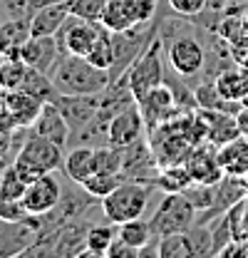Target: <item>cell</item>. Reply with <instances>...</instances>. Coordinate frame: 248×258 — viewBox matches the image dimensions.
<instances>
[{
	"mask_svg": "<svg viewBox=\"0 0 248 258\" xmlns=\"http://www.w3.org/2000/svg\"><path fill=\"white\" fill-rule=\"evenodd\" d=\"M62 181L57 179V171H47L37 179H32L23 194V206L30 216H45L50 214L62 199Z\"/></svg>",
	"mask_w": 248,
	"mask_h": 258,
	"instance_id": "9c48e42d",
	"label": "cell"
},
{
	"mask_svg": "<svg viewBox=\"0 0 248 258\" xmlns=\"http://www.w3.org/2000/svg\"><path fill=\"white\" fill-rule=\"evenodd\" d=\"M8 18H28L42 5H50V3H60V0H0Z\"/></svg>",
	"mask_w": 248,
	"mask_h": 258,
	"instance_id": "1f68e13d",
	"label": "cell"
},
{
	"mask_svg": "<svg viewBox=\"0 0 248 258\" xmlns=\"http://www.w3.org/2000/svg\"><path fill=\"white\" fill-rule=\"evenodd\" d=\"M28 219H30V214L23 206V199H8L0 194V221L18 224V221H28Z\"/></svg>",
	"mask_w": 248,
	"mask_h": 258,
	"instance_id": "d6a6232c",
	"label": "cell"
},
{
	"mask_svg": "<svg viewBox=\"0 0 248 258\" xmlns=\"http://www.w3.org/2000/svg\"><path fill=\"white\" fill-rule=\"evenodd\" d=\"M45 99L30 95L25 90H8V117L13 127H32Z\"/></svg>",
	"mask_w": 248,
	"mask_h": 258,
	"instance_id": "ac0fdd59",
	"label": "cell"
},
{
	"mask_svg": "<svg viewBox=\"0 0 248 258\" xmlns=\"http://www.w3.org/2000/svg\"><path fill=\"white\" fill-rule=\"evenodd\" d=\"M32 132L40 134V137H47L50 142L60 144L62 149H67L70 134H72V129L67 124L65 114L60 112V107H57L55 102H45V104H42V109H40V114H37V119H35V124H32Z\"/></svg>",
	"mask_w": 248,
	"mask_h": 258,
	"instance_id": "5bb4252c",
	"label": "cell"
},
{
	"mask_svg": "<svg viewBox=\"0 0 248 258\" xmlns=\"http://www.w3.org/2000/svg\"><path fill=\"white\" fill-rule=\"evenodd\" d=\"M214 82H216L218 92L226 97V99H231V102H241L243 104V99L248 97V72L241 64L226 67Z\"/></svg>",
	"mask_w": 248,
	"mask_h": 258,
	"instance_id": "7402d4cb",
	"label": "cell"
},
{
	"mask_svg": "<svg viewBox=\"0 0 248 258\" xmlns=\"http://www.w3.org/2000/svg\"><path fill=\"white\" fill-rule=\"evenodd\" d=\"M107 256L109 258H139V248L129 246L127 241H122V238L117 236V238L112 241V246H109Z\"/></svg>",
	"mask_w": 248,
	"mask_h": 258,
	"instance_id": "d590c367",
	"label": "cell"
},
{
	"mask_svg": "<svg viewBox=\"0 0 248 258\" xmlns=\"http://www.w3.org/2000/svg\"><path fill=\"white\" fill-rule=\"evenodd\" d=\"M156 15V0H109L102 15L107 30H129L144 23H152Z\"/></svg>",
	"mask_w": 248,
	"mask_h": 258,
	"instance_id": "52a82bcc",
	"label": "cell"
},
{
	"mask_svg": "<svg viewBox=\"0 0 248 258\" xmlns=\"http://www.w3.org/2000/svg\"><path fill=\"white\" fill-rule=\"evenodd\" d=\"M152 189H156L154 184H144V181H129L124 179L122 184L102 199V214L107 221L112 224H124V221H132V219H139L144 216L147 206H149V194Z\"/></svg>",
	"mask_w": 248,
	"mask_h": 258,
	"instance_id": "277c9868",
	"label": "cell"
},
{
	"mask_svg": "<svg viewBox=\"0 0 248 258\" xmlns=\"http://www.w3.org/2000/svg\"><path fill=\"white\" fill-rule=\"evenodd\" d=\"M94 67H102V70H112V64H114V47H112V32L104 30L99 32V37L94 40L92 50L85 55Z\"/></svg>",
	"mask_w": 248,
	"mask_h": 258,
	"instance_id": "f1b7e54d",
	"label": "cell"
},
{
	"mask_svg": "<svg viewBox=\"0 0 248 258\" xmlns=\"http://www.w3.org/2000/svg\"><path fill=\"white\" fill-rule=\"evenodd\" d=\"M52 102L60 107L72 134L82 132L99 112V95H57Z\"/></svg>",
	"mask_w": 248,
	"mask_h": 258,
	"instance_id": "8fae6325",
	"label": "cell"
},
{
	"mask_svg": "<svg viewBox=\"0 0 248 258\" xmlns=\"http://www.w3.org/2000/svg\"><path fill=\"white\" fill-rule=\"evenodd\" d=\"M231 0H206V10L209 13H226Z\"/></svg>",
	"mask_w": 248,
	"mask_h": 258,
	"instance_id": "74e56055",
	"label": "cell"
},
{
	"mask_svg": "<svg viewBox=\"0 0 248 258\" xmlns=\"http://www.w3.org/2000/svg\"><path fill=\"white\" fill-rule=\"evenodd\" d=\"M67 18H70L67 0L42 5L30 15V35H35V37H55Z\"/></svg>",
	"mask_w": 248,
	"mask_h": 258,
	"instance_id": "d6986e66",
	"label": "cell"
},
{
	"mask_svg": "<svg viewBox=\"0 0 248 258\" xmlns=\"http://www.w3.org/2000/svg\"><path fill=\"white\" fill-rule=\"evenodd\" d=\"M164 62H166L164 42H161V37H159V32H156V37L147 45V50L124 72V77H127V82H129V90H132V95H134L137 102L147 95V92H152L154 87L164 85V75H166Z\"/></svg>",
	"mask_w": 248,
	"mask_h": 258,
	"instance_id": "5b68a950",
	"label": "cell"
},
{
	"mask_svg": "<svg viewBox=\"0 0 248 258\" xmlns=\"http://www.w3.org/2000/svg\"><path fill=\"white\" fill-rule=\"evenodd\" d=\"M159 37L164 42V55L169 67L184 80H199L206 70V47L196 35V20L184 23H166L159 20Z\"/></svg>",
	"mask_w": 248,
	"mask_h": 258,
	"instance_id": "6da1fadb",
	"label": "cell"
},
{
	"mask_svg": "<svg viewBox=\"0 0 248 258\" xmlns=\"http://www.w3.org/2000/svg\"><path fill=\"white\" fill-rule=\"evenodd\" d=\"M216 149L214 144L209 142H201L191 149L189 159L184 161L186 169L191 171L194 181H201V184H218L223 179V169L218 164V157H216Z\"/></svg>",
	"mask_w": 248,
	"mask_h": 258,
	"instance_id": "4fadbf2b",
	"label": "cell"
},
{
	"mask_svg": "<svg viewBox=\"0 0 248 258\" xmlns=\"http://www.w3.org/2000/svg\"><path fill=\"white\" fill-rule=\"evenodd\" d=\"M191 201V206L199 211H209L214 209V201H216V184H201V181H191L181 191Z\"/></svg>",
	"mask_w": 248,
	"mask_h": 258,
	"instance_id": "f546056e",
	"label": "cell"
},
{
	"mask_svg": "<svg viewBox=\"0 0 248 258\" xmlns=\"http://www.w3.org/2000/svg\"><path fill=\"white\" fill-rule=\"evenodd\" d=\"M104 30L102 23H94V20H85V18H77V15H70L62 28L57 30V45H60V52H72V55H87L92 50L94 40L99 37V32Z\"/></svg>",
	"mask_w": 248,
	"mask_h": 258,
	"instance_id": "ba28073f",
	"label": "cell"
},
{
	"mask_svg": "<svg viewBox=\"0 0 248 258\" xmlns=\"http://www.w3.org/2000/svg\"><path fill=\"white\" fill-rule=\"evenodd\" d=\"M218 164L223 169V174L228 176H248V139L246 137H236L226 144H221L216 149Z\"/></svg>",
	"mask_w": 248,
	"mask_h": 258,
	"instance_id": "ffe728a7",
	"label": "cell"
},
{
	"mask_svg": "<svg viewBox=\"0 0 248 258\" xmlns=\"http://www.w3.org/2000/svg\"><path fill=\"white\" fill-rule=\"evenodd\" d=\"M166 5L179 15V18H199L206 10V0H166Z\"/></svg>",
	"mask_w": 248,
	"mask_h": 258,
	"instance_id": "836d02e7",
	"label": "cell"
},
{
	"mask_svg": "<svg viewBox=\"0 0 248 258\" xmlns=\"http://www.w3.org/2000/svg\"><path fill=\"white\" fill-rule=\"evenodd\" d=\"M124 181L122 174H107V171H94L92 176H87L80 186L85 189L87 194H92V196H97L99 201L104 199V196H109V194L114 191L119 184Z\"/></svg>",
	"mask_w": 248,
	"mask_h": 258,
	"instance_id": "83f0119b",
	"label": "cell"
},
{
	"mask_svg": "<svg viewBox=\"0 0 248 258\" xmlns=\"http://www.w3.org/2000/svg\"><path fill=\"white\" fill-rule=\"evenodd\" d=\"M119 233V226L107 221V224H94L87 228V248L82 256H90V258H104L112 241L117 238Z\"/></svg>",
	"mask_w": 248,
	"mask_h": 258,
	"instance_id": "603a6c76",
	"label": "cell"
},
{
	"mask_svg": "<svg viewBox=\"0 0 248 258\" xmlns=\"http://www.w3.org/2000/svg\"><path fill=\"white\" fill-rule=\"evenodd\" d=\"M13 139H15V127H8V124H0V157L13 164L15 159V149H13Z\"/></svg>",
	"mask_w": 248,
	"mask_h": 258,
	"instance_id": "e575fe53",
	"label": "cell"
},
{
	"mask_svg": "<svg viewBox=\"0 0 248 258\" xmlns=\"http://www.w3.org/2000/svg\"><path fill=\"white\" fill-rule=\"evenodd\" d=\"M62 161H65V149L60 144L50 142L47 137H40L30 129L25 144L20 147L18 157L13 159V166L18 169V174L30 184L32 179L47 174V171H60Z\"/></svg>",
	"mask_w": 248,
	"mask_h": 258,
	"instance_id": "3957f363",
	"label": "cell"
},
{
	"mask_svg": "<svg viewBox=\"0 0 248 258\" xmlns=\"http://www.w3.org/2000/svg\"><path fill=\"white\" fill-rule=\"evenodd\" d=\"M94 171H97L94 147H90V144L67 147L65 161H62V174H65V179H70L72 184H82L87 176H92Z\"/></svg>",
	"mask_w": 248,
	"mask_h": 258,
	"instance_id": "e0dca14e",
	"label": "cell"
},
{
	"mask_svg": "<svg viewBox=\"0 0 248 258\" xmlns=\"http://www.w3.org/2000/svg\"><path fill=\"white\" fill-rule=\"evenodd\" d=\"M94 157H97V171H107V174H122L124 169V147H117L112 142L94 147Z\"/></svg>",
	"mask_w": 248,
	"mask_h": 258,
	"instance_id": "484cf974",
	"label": "cell"
},
{
	"mask_svg": "<svg viewBox=\"0 0 248 258\" xmlns=\"http://www.w3.org/2000/svg\"><path fill=\"white\" fill-rule=\"evenodd\" d=\"M107 3L109 0H67L70 15H77V18H85V20H94V23H102Z\"/></svg>",
	"mask_w": 248,
	"mask_h": 258,
	"instance_id": "4dcf8cb0",
	"label": "cell"
},
{
	"mask_svg": "<svg viewBox=\"0 0 248 258\" xmlns=\"http://www.w3.org/2000/svg\"><path fill=\"white\" fill-rule=\"evenodd\" d=\"M246 204H248V196H246Z\"/></svg>",
	"mask_w": 248,
	"mask_h": 258,
	"instance_id": "ab89813d",
	"label": "cell"
},
{
	"mask_svg": "<svg viewBox=\"0 0 248 258\" xmlns=\"http://www.w3.org/2000/svg\"><path fill=\"white\" fill-rule=\"evenodd\" d=\"M149 224H152V231L156 236L181 233V231H189L196 224V209L191 206V201L181 191L164 194V199L159 201Z\"/></svg>",
	"mask_w": 248,
	"mask_h": 258,
	"instance_id": "8992f818",
	"label": "cell"
},
{
	"mask_svg": "<svg viewBox=\"0 0 248 258\" xmlns=\"http://www.w3.org/2000/svg\"><path fill=\"white\" fill-rule=\"evenodd\" d=\"M201 122H204V129H206V142L214 144V147H221L236 137H241L238 132V119L236 114L231 112H221V109H196Z\"/></svg>",
	"mask_w": 248,
	"mask_h": 258,
	"instance_id": "9a60e30c",
	"label": "cell"
},
{
	"mask_svg": "<svg viewBox=\"0 0 248 258\" xmlns=\"http://www.w3.org/2000/svg\"><path fill=\"white\" fill-rule=\"evenodd\" d=\"M144 134H147V122L142 117L139 104H129V107L119 109L109 122V142L117 147H129V144L144 139Z\"/></svg>",
	"mask_w": 248,
	"mask_h": 258,
	"instance_id": "7c38bea8",
	"label": "cell"
},
{
	"mask_svg": "<svg viewBox=\"0 0 248 258\" xmlns=\"http://www.w3.org/2000/svg\"><path fill=\"white\" fill-rule=\"evenodd\" d=\"M236 119H238V132H241V137L248 139V107H241V112L236 114Z\"/></svg>",
	"mask_w": 248,
	"mask_h": 258,
	"instance_id": "8d00e7d4",
	"label": "cell"
},
{
	"mask_svg": "<svg viewBox=\"0 0 248 258\" xmlns=\"http://www.w3.org/2000/svg\"><path fill=\"white\" fill-rule=\"evenodd\" d=\"M30 37V20L28 18H8L0 23V55L18 57L20 47Z\"/></svg>",
	"mask_w": 248,
	"mask_h": 258,
	"instance_id": "44dd1931",
	"label": "cell"
},
{
	"mask_svg": "<svg viewBox=\"0 0 248 258\" xmlns=\"http://www.w3.org/2000/svg\"><path fill=\"white\" fill-rule=\"evenodd\" d=\"M122 241H127L129 246H134V248H142V246H147L152 238H154L156 233L152 231V224L149 221H144L142 216L139 219H132V221H124L119 224V233H117Z\"/></svg>",
	"mask_w": 248,
	"mask_h": 258,
	"instance_id": "d4e9b609",
	"label": "cell"
},
{
	"mask_svg": "<svg viewBox=\"0 0 248 258\" xmlns=\"http://www.w3.org/2000/svg\"><path fill=\"white\" fill-rule=\"evenodd\" d=\"M159 258H194L189 233L181 231V233L159 236Z\"/></svg>",
	"mask_w": 248,
	"mask_h": 258,
	"instance_id": "4316f807",
	"label": "cell"
},
{
	"mask_svg": "<svg viewBox=\"0 0 248 258\" xmlns=\"http://www.w3.org/2000/svg\"><path fill=\"white\" fill-rule=\"evenodd\" d=\"M191 181H194V176L186 169V164H169V166L159 169L154 184L156 189H161L164 194H174V191H184Z\"/></svg>",
	"mask_w": 248,
	"mask_h": 258,
	"instance_id": "cb8c5ba5",
	"label": "cell"
},
{
	"mask_svg": "<svg viewBox=\"0 0 248 258\" xmlns=\"http://www.w3.org/2000/svg\"><path fill=\"white\" fill-rule=\"evenodd\" d=\"M23 62L32 67V70H40V72H50L55 60L60 57V45H57V37H35L30 35L28 42L20 47V55H18Z\"/></svg>",
	"mask_w": 248,
	"mask_h": 258,
	"instance_id": "2e32d148",
	"label": "cell"
},
{
	"mask_svg": "<svg viewBox=\"0 0 248 258\" xmlns=\"http://www.w3.org/2000/svg\"><path fill=\"white\" fill-rule=\"evenodd\" d=\"M47 77L57 95H99L112 85L109 70L94 67L87 57L72 52H60Z\"/></svg>",
	"mask_w": 248,
	"mask_h": 258,
	"instance_id": "7a4b0ae2",
	"label": "cell"
},
{
	"mask_svg": "<svg viewBox=\"0 0 248 258\" xmlns=\"http://www.w3.org/2000/svg\"><path fill=\"white\" fill-rule=\"evenodd\" d=\"M5 166H8V161H5L3 157H0V174H3V169H5Z\"/></svg>",
	"mask_w": 248,
	"mask_h": 258,
	"instance_id": "f35d334b",
	"label": "cell"
},
{
	"mask_svg": "<svg viewBox=\"0 0 248 258\" xmlns=\"http://www.w3.org/2000/svg\"><path fill=\"white\" fill-rule=\"evenodd\" d=\"M137 104H139L142 117H144V122H147V134H152V132H154L156 127H161L164 122H169V119H174V117L181 114L179 107H176L174 92H171V87H169L166 82L154 87L152 92H147Z\"/></svg>",
	"mask_w": 248,
	"mask_h": 258,
	"instance_id": "30bf717a",
	"label": "cell"
}]
</instances>
